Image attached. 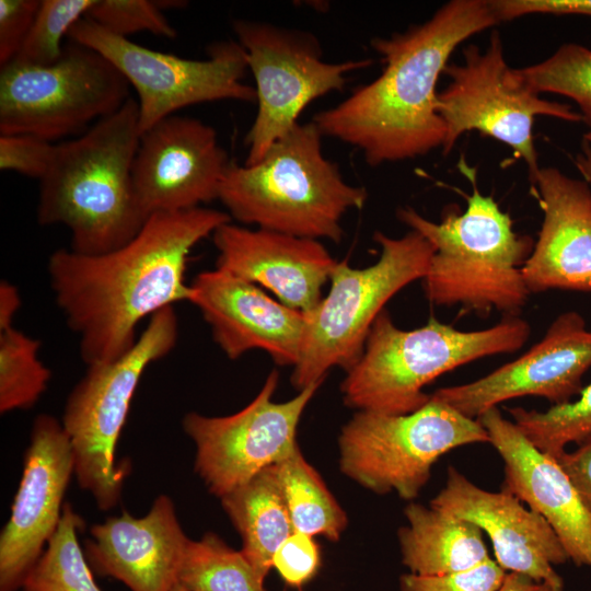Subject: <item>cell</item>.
<instances>
[{"instance_id":"cell-1","label":"cell","mask_w":591,"mask_h":591,"mask_svg":"<svg viewBox=\"0 0 591 591\" xmlns=\"http://www.w3.org/2000/svg\"><path fill=\"white\" fill-rule=\"evenodd\" d=\"M229 221L228 212L205 207L154 213L114 251L84 255L69 248L49 256L56 304L79 338L86 367L121 357L135 345L143 318L190 301L185 280L189 255Z\"/></svg>"},{"instance_id":"cell-2","label":"cell","mask_w":591,"mask_h":591,"mask_svg":"<svg viewBox=\"0 0 591 591\" xmlns=\"http://www.w3.org/2000/svg\"><path fill=\"white\" fill-rule=\"evenodd\" d=\"M498 23L490 0H451L424 23L373 38L371 46L383 62L381 74L317 113L313 121L323 137L360 150L371 166L442 148L439 78L457 46Z\"/></svg>"},{"instance_id":"cell-3","label":"cell","mask_w":591,"mask_h":591,"mask_svg":"<svg viewBox=\"0 0 591 591\" xmlns=\"http://www.w3.org/2000/svg\"><path fill=\"white\" fill-rule=\"evenodd\" d=\"M139 139V106L129 97L80 136L56 144L39 179L38 223L67 227L70 250L84 255L131 241L148 219L132 182Z\"/></svg>"},{"instance_id":"cell-4","label":"cell","mask_w":591,"mask_h":591,"mask_svg":"<svg viewBox=\"0 0 591 591\" xmlns=\"http://www.w3.org/2000/svg\"><path fill=\"white\" fill-rule=\"evenodd\" d=\"M320 129L299 123L277 140L258 162L231 161L219 200L231 219L297 237L339 243L341 221L368 198L363 187L348 184L337 163L325 158Z\"/></svg>"},{"instance_id":"cell-5","label":"cell","mask_w":591,"mask_h":591,"mask_svg":"<svg viewBox=\"0 0 591 591\" xmlns=\"http://www.w3.org/2000/svg\"><path fill=\"white\" fill-rule=\"evenodd\" d=\"M461 166L473 185L464 212L452 207L437 223L412 207L397 211L398 219L434 250L422 278L425 294L434 305L517 315L531 293L522 267L534 242L513 230L510 216L478 190L475 172L463 162Z\"/></svg>"},{"instance_id":"cell-6","label":"cell","mask_w":591,"mask_h":591,"mask_svg":"<svg viewBox=\"0 0 591 591\" xmlns=\"http://www.w3.org/2000/svg\"><path fill=\"white\" fill-rule=\"evenodd\" d=\"M530 335L518 315L496 325L463 332L437 318L415 329H401L383 310L374 321L362 355L341 383L346 405L358 410L402 415L429 399L424 387L438 376L471 361L514 352Z\"/></svg>"},{"instance_id":"cell-7","label":"cell","mask_w":591,"mask_h":591,"mask_svg":"<svg viewBox=\"0 0 591 591\" xmlns=\"http://www.w3.org/2000/svg\"><path fill=\"white\" fill-rule=\"evenodd\" d=\"M381 253L376 263L355 268L336 263L331 288L305 316V328L291 383L299 391L322 383L327 372L350 369L362 355L371 327L386 302L427 274L433 246L410 230L401 237L375 232Z\"/></svg>"},{"instance_id":"cell-8","label":"cell","mask_w":591,"mask_h":591,"mask_svg":"<svg viewBox=\"0 0 591 591\" xmlns=\"http://www.w3.org/2000/svg\"><path fill=\"white\" fill-rule=\"evenodd\" d=\"M177 336V316L174 306H167L150 317L121 357L88 366L67 397L61 424L70 440L74 475L103 511L121 497L125 472L115 464V451L139 381L151 363L171 352Z\"/></svg>"},{"instance_id":"cell-9","label":"cell","mask_w":591,"mask_h":591,"mask_svg":"<svg viewBox=\"0 0 591 591\" xmlns=\"http://www.w3.org/2000/svg\"><path fill=\"white\" fill-rule=\"evenodd\" d=\"M485 442L489 437L478 419L430 394L424 406L408 414L359 410L341 429L339 463L343 473L361 486L410 500L443 454Z\"/></svg>"},{"instance_id":"cell-10","label":"cell","mask_w":591,"mask_h":591,"mask_svg":"<svg viewBox=\"0 0 591 591\" xmlns=\"http://www.w3.org/2000/svg\"><path fill=\"white\" fill-rule=\"evenodd\" d=\"M130 84L103 55L70 42L48 66L0 67V135L26 134L50 142L80 136L117 112Z\"/></svg>"},{"instance_id":"cell-11","label":"cell","mask_w":591,"mask_h":591,"mask_svg":"<svg viewBox=\"0 0 591 591\" xmlns=\"http://www.w3.org/2000/svg\"><path fill=\"white\" fill-rule=\"evenodd\" d=\"M462 54V62H449L445 67L443 73L450 83L437 99L445 126L442 153H450L464 132L477 130L511 148L514 157L525 162L532 179L540 170L533 137L535 118L547 116L577 123L582 120L580 113L532 90L519 69L509 67L496 30L484 50L471 44Z\"/></svg>"},{"instance_id":"cell-12","label":"cell","mask_w":591,"mask_h":591,"mask_svg":"<svg viewBox=\"0 0 591 591\" xmlns=\"http://www.w3.org/2000/svg\"><path fill=\"white\" fill-rule=\"evenodd\" d=\"M232 27L253 73L258 105L244 140L247 165L262 160L292 130L311 102L341 91L348 73L372 63L370 59L325 61L318 39L308 32L242 19Z\"/></svg>"},{"instance_id":"cell-13","label":"cell","mask_w":591,"mask_h":591,"mask_svg":"<svg viewBox=\"0 0 591 591\" xmlns=\"http://www.w3.org/2000/svg\"><path fill=\"white\" fill-rule=\"evenodd\" d=\"M68 38L103 55L136 90L140 135L194 104L256 102L255 88L243 81L248 67L237 42L215 44L207 59H187L113 35L86 18L72 26Z\"/></svg>"},{"instance_id":"cell-14","label":"cell","mask_w":591,"mask_h":591,"mask_svg":"<svg viewBox=\"0 0 591 591\" xmlns=\"http://www.w3.org/2000/svg\"><path fill=\"white\" fill-rule=\"evenodd\" d=\"M279 374L271 371L255 398L240 412L221 417L188 413L182 425L196 447L195 471L221 498L298 449L297 427L321 383L276 403Z\"/></svg>"},{"instance_id":"cell-15","label":"cell","mask_w":591,"mask_h":591,"mask_svg":"<svg viewBox=\"0 0 591 591\" xmlns=\"http://www.w3.org/2000/svg\"><path fill=\"white\" fill-rule=\"evenodd\" d=\"M231 163L216 129L172 115L140 135L132 182L143 213L177 212L219 198Z\"/></svg>"},{"instance_id":"cell-16","label":"cell","mask_w":591,"mask_h":591,"mask_svg":"<svg viewBox=\"0 0 591 591\" xmlns=\"http://www.w3.org/2000/svg\"><path fill=\"white\" fill-rule=\"evenodd\" d=\"M72 474V449L61 421L47 414L36 416L11 514L0 535V591L23 587L58 528Z\"/></svg>"},{"instance_id":"cell-17","label":"cell","mask_w":591,"mask_h":591,"mask_svg":"<svg viewBox=\"0 0 591 591\" xmlns=\"http://www.w3.org/2000/svg\"><path fill=\"white\" fill-rule=\"evenodd\" d=\"M590 367L591 331L579 313L570 311L558 315L521 357L476 381L442 387L432 395L473 419L521 396H540L558 405L580 394Z\"/></svg>"},{"instance_id":"cell-18","label":"cell","mask_w":591,"mask_h":591,"mask_svg":"<svg viewBox=\"0 0 591 591\" xmlns=\"http://www.w3.org/2000/svg\"><path fill=\"white\" fill-rule=\"evenodd\" d=\"M430 506L476 524L487 533L496 563L507 572L525 575L563 591L554 565L569 558L551 525L511 494L493 493L473 484L450 466L444 487Z\"/></svg>"},{"instance_id":"cell-19","label":"cell","mask_w":591,"mask_h":591,"mask_svg":"<svg viewBox=\"0 0 591 591\" xmlns=\"http://www.w3.org/2000/svg\"><path fill=\"white\" fill-rule=\"evenodd\" d=\"M190 287L189 302L199 309L228 358L262 349L279 366L298 363L305 328L303 312L218 268L198 274Z\"/></svg>"},{"instance_id":"cell-20","label":"cell","mask_w":591,"mask_h":591,"mask_svg":"<svg viewBox=\"0 0 591 591\" xmlns=\"http://www.w3.org/2000/svg\"><path fill=\"white\" fill-rule=\"evenodd\" d=\"M477 419L503 461L501 489L551 525L570 560L591 568V514L557 460L531 443L497 407Z\"/></svg>"},{"instance_id":"cell-21","label":"cell","mask_w":591,"mask_h":591,"mask_svg":"<svg viewBox=\"0 0 591 591\" xmlns=\"http://www.w3.org/2000/svg\"><path fill=\"white\" fill-rule=\"evenodd\" d=\"M211 236L218 269L268 289L281 303L303 313L322 300V289L337 263L318 240L248 229L232 221Z\"/></svg>"},{"instance_id":"cell-22","label":"cell","mask_w":591,"mask_h":591,"mask_svg":"<svg viewBox=\"0 0 591 591\" xmlns=\"http://www.w3.org/2000/svg\"><path fill=\"white\" fill-rule=\"evenodd\" d=\"M84 555L92 570L121 581L131 591H172L188 543L173 500L155 498L140 518L123 511L90 530Z\"/></svg>"},{"instance_id":"cell-23","label":"cell","mask_w":591,"mask_h":591,"mask_svg":"<svg viewBox=\"0 0 591 591\" xmlns=\"http://www.w3.org/2000/svg\"><path fill=\"white\" fill-rule=\"evenodd\" d=\"M530 181L543 221L522 267L528 289L591 291L590 186L551 166Z\"/></svg>"},{"instance_id":"cell-24","label":"cell","mask_w":591,"mask_h":591,"mask_svg":"<svg viewBox=\"0 0 591 591\" xmlns=\"http://www.w3.org/2000/svg\"><path fill=\"white\" fill-rule=\"evenodd\" d=\"M398 531L403 563L420 576L462 571L489 559L483 531L439 509L409 503Z\"/></svg>"},{"instance_id":"cell-25","label":"cell","mask_w":591,"mask_h":591,"mask_svg":"<svg viewBox=\"0 0 591 591\" xmlns=\"http://www.w3.org/2000/svg\"><path fill=\"white\" fill-rule=\"evenodd\" d=\"M220 499L241 535V552L265 579L276 551L294 532L274 465Z\"/></svg>"},{"instance_id":"cell-26","label":"cell","mask_w":591,"mask_h":591,"mask_svg":"<svg viewBox=\"0 0 591 591\" xmlns=\"http://www.w3.org/2000/svg\"><path fill=\"white\" fill-rule=\"evenodd\" d=\"M274 467L294 532L339 540L347 525L346 513L299 448Z\"/></svg>"},{"instance_id":"cell-27","label":"cell","mask_w":591,"mask_h":591,"mask_svg":"<svg viewBox=\"0 0 591 591\" xmlns=\"http://www.w3.org/2000/svg\"><path fill=\"white\" fill-rule=\"evenodd\" d=\"M177 583L189 591H265L264 579L244 554L215 533L188 540Z\"/></svg>"},{"instance_id":"cell-28","label":"cell","mask_w":591,"mask_h":591,"mask_svg":"<svg viewBox=\"0 0 591 591\" xmlns=\"http://www.w3.org/2000/svg\"><path fill=\"white\" fill-rule=\"evenodd\" d=\"M83 525L84 520L66 502L56 532L23 583L24 591H101L79 543Z\"/></svg>"},{"instance_id":"cell-29","label":"cell","mask_w":591,"mask_h":591,"mask_svg":"<svg viewBox=\"0 0 591 591\" xmlns=\"http://www.w3.org/2000/svg\"><path fill=\"white\" fill-rule=\"evenodd\" d=\"M40 341L14 326L0 331V412L33 407L46 391L50 370L39 360Z\"/></svg>"},{"instance_id":"cell-30","label":"cell","mask_w":591,"mask_h":591,"mask_svg":"<svg viewBox=\"0 0 591 591\" xmlns=\"http://www.w3.org/2000/svg\"><path fill=\"white\" fill-rule=\"evenodd\" d=\"M575 402L553 405L545 412L509 408L520 431L542 452L557 457L568 443L591 438V383Z\"/></svg>"},{"instance_id":"cell-31","label":"cell","mask_w":591,"mask_h":591,"mask_svg":"<svg viewBox=\"0 0 591 591\" xmlns=\"http://www.w3.org/2000/svg\"><path fill=\"white\" fill-rule=\"evenodd\" d=\"M536 93H553L572 100L591 132V49L579 44L561 45L545 60L519 69Z\"/></svg>"},{"instance_id":"cell-32","label":"cell","mask_w":591,"mask_h":591,"mask_svg":"<svg viewBox=\"0 0 591 591\" xmlns=\"http://www.w3.org/2000/svg\"><path fill=\"white\" fill-rule=\"evenodd\" d=\"M95 0H40L30 33L12 61L48 66L62 55V39Z\"/></svg>"},{"instance_id":"cell-33","label":"cell","mask_w":591,"mask_h":591,"mask_svg":"<svg viewBox=\"0 0 591 591\" xmlns=\"http://www.w3.org/2000/svg\"><path fill=\"white\" fill-rule=\"evenodd\" d=\"M84 18L104 31L124 38L140 32L166 38H175L177 35L176 28L155 1L95 0Z\"/></svg>"},{"instance_id":"cell-34","label":"cell","mask_w":591,"mask_h":591,"mask_svg":"<svg viewBox=\"0 0 591 591\" xmlns=\"http://www.w3.org/2000/svg\"><path fill=\"white\" fill-rule=\"evenodd\" d=\"M506 571L490 558L466 570L420 576L407 573L401 577L402 591H497Z\"/></svg>"},{"instance_id":"cell-35","label":"cell","mask_w":591,"mask_h":591,"mask_svg":"<svg viewBox=\"0 0 591 591\" xmlns=\"http://www.w3.org/2000/svg\"><path fill=\"white\" fill-rule=\"evenodd\" d=\"M55 146L26 134L0 135V169L39 181L51 163Z\"/></svg>"},{"instance_id":"cell-36","label":"cell","mask_w":591,"mask_h":591,"mask_svg":"<svg viewBox=\"0 0 591 591\" xmlns=\"http://www.w3.org/2000/svg\"><path fill=\"white\" fill-rule=\"evenodd\" d=\"M321 558L311 535L293 532L276 551L273 567L290 586L300 587L314 577Z\"/></svg>"},{"instance_id":"cell-37","label":"cell","mask_w":591,"mask_h":591,"mask_svg":"<svg viewBox=\"0 0 591 591\" xmlns=\"http://www.w3.org/2000/svg\"><path fill=\"white\" fill-rule=\"evenodd\" d=\"M39 4L40 0H0V66L19 54Z\"/></svg>"},{"instance_id":"cell-38","label":"cell","mask_w":591,"mask_h":591,"mask_svg":"<svg viewBox=\"0 0 591 591\" xmlns=\"http://www.w3.org/2000/svg\"><path fill=\"white\" fill-rule=\"evenodd\" d=\"M498 22L529 14L591 16V0H490Z\"/></svg>"},{"instance_id":"cell-39","label":"cell","mask_w":591,"mask_h":591,"mask_svg":"<svg viewBox=\"0 0 591 591\" xmlns=\"http://www.w3.org/2000/svg\"><path fill=\"white\" fill-rule=\"evenodd\" d=\"M556 460L591 514V438L579 444L572 452L564 451Z\"/></svg>"},{"instance_id":"cell-40","label":"cell","mask_w":591,"mask_h":591,"mask_svg":"<svg viewBox=\"0 0 591 591\" xmlns=\"http://www.w3.org/2000/svg\"><path fill=\"white\" fill-rule=\"evenodd\" d=\"M21 304L18 288L9 281L2 280L0 283V331L13 326L15 314Z\"/></svg>"},{"instance_id":"cell-41","label":"cell","mask_w":591,"mask_h":591,"mask_svg":"<svg viewBox=\"0 0 591 591\" xmlns=\"http://www.w3.org/2000/svg\"><path fill=\"white\" fill-rule=\"evenodd\" d=\"M497 591H554L552 587L542 581H536L525 575L507 572Z\"/></svg>"},{"instance_id":"cell-42","label":"cell","mask_w":591,"mask_h":591,"mask_svg":"<svg viewBox=\"0 0 591 591\" xmlns=\"http://www.w3.org/2000/svg\"><path fill=\"white\" fill-rule=\"evenodd\" d=\"M575 165L591 188V144L586 140L582 141L581 151L576 155Z\"/></svg>"},{"instance_id":"cell-43","label":"cell","mask_w":591,"mask_h":591,"mask_svg":"<svg viewBox=\"0 0 591 591\" xmlns=\"http://www.w3.org/2000/svg\"><path fill=\"white\" fill-rule=\"evenodd\" d=\"M172 591H189V590L186 589L185 587H183L182 584L176 583V584L174 586V588L172 589Z\"/></svg>"},{"instance_id":"cell-44","label":"cell","mask_w":591,"mask_h":591,"mask_svg":"<svg viewBox=\"0 0 591 591\" xmlns=\"http://www.w3.org/2000/svg\"><path fill=\"white\" fill-rule=\"evenodd\" d=\"M583 140H586L587 142L591 144V132L588 131L587 134H584Z\"/></svg>"}]
</instances>
